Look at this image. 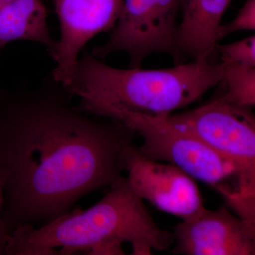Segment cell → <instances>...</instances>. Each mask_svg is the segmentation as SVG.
Segmentation results:
<instances>
[{
	"mask_svg": "<svg viewBox=\"0 0 255 255\" xmlns=\"http://www.w3.org/2000/svg\"><path fill=\"white\" fill-rule=\"evenodd\" d=\"M233 0H182L178 48L183 62L213 57L220 41L221 20Z\"/></svg>",
	"mask_w": 255,
	"mask_h": 255,
	"instance_id": "10",
	"label": "cell"
},
{
	"mask_svg": "<svg viewBox=\"0 0 255 255\" xmlns=\"http://www.w3.org/2000/svg\"><path fill=\"white\" fill-rule=\"evenodd\" d=\"M4 204V190L2 184L0 181V255H5L6 241L9 236V233L5 228L4 221L2 219L3 207Z\"/></svg>",
	"mask_w": 255,
	"mask_h": 255,
	"instance_id": "15",
	"label": "cell"
},
{
	"mask_svg": "<svg viewBox=\"0 0 255 255\" xmlns=\"http://www.w3.org/2000/svg\"><path fill=\"white\" fill-rule=\"evenodd\" d=\"M60 26V38L51 57L55 65L51 78L66 88L72 81L80 54L92 38L112 31L124 0H53Z\"/></svg>",
	"mask_w": 255,
	"mask_h": 255,
	"instance_id": "8",
	"label": "cell"
},
{
	"mask_svg": "<svg viewBox=\"0 0 255 255\" xmlns=\"http://www.w3.org/2000/svg\"><path fill=\"white\" fill-rule=\"evenodd\" d=\"M123 164L132 190L159 211L184 221L205 209L194 179L173 164L147 158L132 143L124 149Z\"/></svg>",
	"mask_w": 255,
	"mask_h": 255,
	"instance_id": "7",
	"label": "cell"
},
{
	"mask_svg": "<svg viewBox=\"0 0 255 255\" xmlns=\"http://www.w3.org/2000/svg\"><path fill=\"white\" fill-rule=\"evenodd\" d=\"M86 211L77 210L40 228L19 226L10 233L5 255H124L129 243L132 255H150L174 243L173 233L157 226L143 201L122 178Z\"/></svg>",
	"mask_w": 255,
	"mask_h": 255,
	"instance_id": "2",
	"label": "cell"
},
{
	"mask_svg": "<svg viewBox=\"0 0 255 255\" xmlns=\"http://www.w3.org/2000/svg\"><path fill=\"white\" fill-rule=\"evenodd\" d=\"M225 65L226 70L221 81L225 89L220 98L233 105L253 109L255 105V67Z\"/></svg>",
	"mask_w": 255,
	"mask_h": 255,
	"instance_id": "12",
	"label": "cell"
},
{
	"mask_svg": "<svg viewBox=\"0 0 255 255\" xmlns=\"http://www.w3.org/2000/svg\"><path fill=\"white\" fill-rule=\"evenodd\" d=\"M9 1V0H0V6H2L3 4H4L5 3H6Z\"/></svg>",
	"mask_w": 255,
	"mask_h": 255,
	"instance_id": "16",
	"label": "cell"
},
{
	"mask_svg": "<svg viewBox=\"0 0 255 255\" xmlns=\"http://www.w3.org/2000/svg\"><path fill=\"white\" fill-rule=\"evenodd\" d=\"M35 42L54 50L48 24V12L42 0H9L0 6V53L11 42Z\"/></svg>",
	"mask_w": 255,
	"mask_h": 255,
	"instance_id": "11",
	"label": "cell"
},
{
	"mask_svg": "<svg viewBox=\"0 0 255 255\" xmlns=\"http://www.w3.org/2000/svg\"><path fill=\"white\" fill-rule=\"evenodd\" d=\"M164 119L199 138L234 166L242 199L255 216V118L252 109L218 97L194 110L172 114Z\"/></svg>",
	"mask_w": 255,
	"mask_h": 255,
	"instance_id": "5",
	"label": "cell"
},
{
	"mask_svg": "<svg viewBox=\"0 0 255 255\" xmlns=\"http://www.w3.org/2000/svg\"><path fill=\"white\" fill-rule=\"evenodd\" d=\"M181 5L182 0H124L110 38L95 47L92 54L102 60L112 53H127L130 68L141 67L142 61L155 53L168 54L175 63H182L178 48Z\"/></svg>",
	"mask_w": 255,
	"mask_h": 255,
	"instance_id": "6",
	"label": "cell"
},
{
	"mask_svg": "<svg viewBox=\"0 0 255 255\" xmlns=\"http://www.w3.org/2000/svg\"><path fill=\"white\" fill-rule=\"evenodd\" d=\"M110 119L142 137V145L137 148L142 155L173 164L193 179L210 186L224 198L240 218L251 221V215L242 199L234 166L209 145L164 119L118 113Z\"/></svg>",
	"mask_w": 255,
	"mask_h": 255,
	"instance_id": "4",
	"label": "cell"
},
{
	"mask_svg": "<svg viewBox=\"0 0 255 255\" xmlns=\"http://www.w3.org/2000/svg\"><path fill=\"white\" fill-rule=\"evenodd\" d=\"M216 52L220 55V61L226 65L238 64L255 67V34L228 44L218 43Z\"/></svg>",
	"mask_w": 255,
	"mask_h": 255,
	"instance_id": "13",
	"label": "cell"
},
{
	"mask_svg": "<svg viewBox=\"0 0 255 255\" xmlns=\"http://www.w3.org/2000/svg\"><path fill=\"white\" fill-rule=\"evenodd\" d=\"M51 78L39 88L0 93V181L9 235L68 214L82 196L122 178L134 133L70 103Z\"/></svg>",
	"mask_w": 255,
	"mask_h": 255,
	"instance_id": "1",
	"label": "cell"
},
{
	"mask_svg": "<svg viewBox=\"0 0 255 255\" xmlns=\"http://www.w3.org/2000/svg\"><path fill=\"white\" fill-rule=\"evenodd\" d=\"M174 253L185 255H254L255 228L226 208H206L174 227Z\"/></svg>",
	"mask_w": 255,
	"mask_h": 255,
	"instance_id": "9",
	"label": "cell"
},
{
	"mask_svg": "<svg viewBox=\"0 0 255 255\" xmlns=\"http://www.w3.org/2000/svg\"><path fill=\"white\" fill-rule=\"evenodd\" d=\"M226 65L213 57L196 58L172 68H114L92 53L79 58L65 89L80 100L89 115L111 119L129 113L164 119L201 98L222 80Z\"/></svg>",
	"mask_w": 255,
	"mask_h": 255,
	"instance_id": "3",
	"label": "cell"
},
{
	"mask_svg": "<svg viewBox=\"0 0 255 255\" xmlns=\"http://www.w3.org/2000/svg\"><path fill=\"white\" fill-rule=\"evenodd\" d=\"M255 0H247L243 7L238 11L236 17L231 22L221 25L219 31L220 40L223 38L241 31H255Z\"/></svg>",
	"mask_w": 255,
	"mask_h": 255,
	"instance_id": "14",
	"label": "cell"
}]
</instances>
